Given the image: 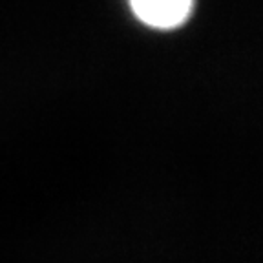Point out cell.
Returning a JSON list of instances; mask_svg holds the SVG:
<instances>
[{
  "label": "cell",
  "mask_w": 263,
  "mask_h": 263,
  "mask_svg": "<svg viewBox=\"0 0 263 263\" xmlns=\"http://www.w3.org/2000/svg\"><path fill=\"white\" fill-rule=\"evenodd\" d=\"M134 15L156 29H176L192 15L194 0H128Z\"/></svg>",
  "instance_id": "obj_1"
}]
</instances>
